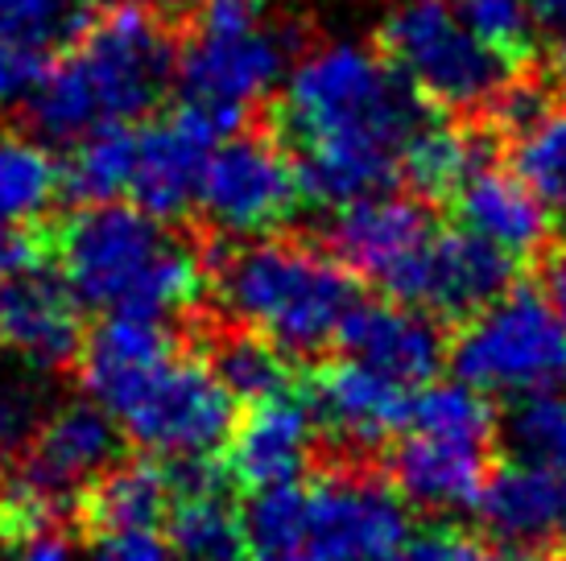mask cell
Listing matches in <instances>:
<instances>
[{"label":"cell","mask_w":566,"mask_h":561,"mask_svg":"<svg viewBox=\"0 0 566 561\" xmlns=\"http://www.w3.org/2000/svg\"><path fill=\"white\" fill-rule=\"evenodd\" d=\"M228 322L290 359L335 347L347 314L360 306L356 273L335 256L285 235H252L216 256L207 273Z\"/></svg>","instance_id":"obj_5"},{"label":"cell","mask_w":566,"mask_h":561,"mask_svg":"<svg viewBox=\"0 0 566 561\" xmlns=\"http://www.w3.org/2000/svg\"><path fill=\"white\" fill-rule=\"evenodd\" d=\"M442 203H451L455 227L492 244L517 265L534 261L551 240L554 223L537 194L513 173V166H496L488 154L459 178V187Z\"/></svg>","instance_id":"obj_18"},{"label":"cell","mask_w":566,"mask_h":561,"mask_svg":"<svg viewBox=\"0 0 566 561\" xmlns=\"http://www.w3.org/2000/svg\"><path fill=\"white\" fill-rule=\"evenodd\" d=\"M63 194V166L46 145L0 128V223L33 227Z\"/></svg>","instance_id":"obj_24"},{"label":"cell","mask_w":566,"mask_h":561,"mask_svg":"<svg viewBox=\"0 0 566 561\" xmlns=\"http://www.w3.org/2000/svg\"><path fill=\"white\" fill-rule=\"evenodd\" d=\"M306 401L315 409L318 434H331L352 451H377L401 430L413 392L356 359L339 356L318 368Z\"/></svg>","instance_id":"obj_20"},{"label":"cell","mask_w":566,"mask_h":561,"mask_svg":"<svg viewBox=\"0 0 566 561\" xmlns=\"http://www.w3.org/2000/svg\"><path fill=\"white\" fill-rule=\"evenodd\" d=\"M455 9L484 46H492L517 71H530L537 54V17L525 0H455Z\"/></svg>","instance_id":"obj_29"},{"label":"cell","mask_w":566,"mask_h":561,"mask_svg":"<svg viewBox=\"0 0 566 561\" xmlns=\"http://www.w3.org/2000/svg\"><path fill=\"white\" fill-rule=\"evenodd\" d=\"M87 401L104 409L133 446L161 463H207L228 446L237 396L207 356H187L166 322L104 318L80 347Z\"/></svg>","instance_id":"obj_2"},{"label":"cell","mask_w":566,"mask_h":561,"mask_svg":"<svg viewBox=\"0 0 566 561\" xmlns=\"http://www.w3.org/2000/svg\"><path fill=\"white\" fill-rule=\"evenodd\" d=\"M80 301L46 261V244L25 265L0 273V356L59 372L80 356Z\"/></svg>","instance_id":"obj_14"},{"label":"cell","mask_w":566,"mask_h":561,"mask_svg":"<svg viewBox=\"0 0 566 561\" xmlns=\"http://www.w3.org/2000/svg\"><path fill=\"white\" fill-rule=\"evenodd\" d=\"M413 520L397 487L364 470L298 479V561H406Z\"/></svg>","instance_id":"obj_11"},{"label":"cell","mask_w":566,"mask_h":561,"mask_svg":"<svg viewBox=\"0 0 566 561\" xmlns=\"http://www.w3.org/2000/svg\"><path fill=\"white\" fill-rule=\"evenodd\" d=\"M0 541H4V529H0Z\"/></svg>","instance_id":"obj_36"},{"label":"cell","mask_w":566,"mask_h":561,"mask_svg":"<svg viewBox=\"0 0 566 561\" xmlns=\"http://www.w3.org/2000/svg\"><path fill=\"white\" fill-rule=\"evenodd\" d=\"M315 446V409L302 392L285 389L261 396V401H249V413L237 417L223 451H228V467L237 475V484L261 491V487H282L302 479Z\"/></svg>","instance_id":"obj_17"},{"label":"cell","mask_w":566,"mask_h":561,"mask_svg":"<svg viewBox=\"0 0 566 561\" xmlns=\"http://www.w3.org/2000/svg\"><path fill=\"white\" fill-rule=\"evenodd\" d=\"M92 13V0H0V42L54 59Z\"/></svg>","instance_id":"obj_27"},{"label":"cell","mask_w":566,"mask_h":561,"mask_svg":"<svg viewBox=\"0 0 566 561\" xmlns=\"http://www.w3.org/2000/svg\"><path fill=\"white\" fill-rule=\"evenodd\" d=\"M302 178L294 157L273 133L232 128L211 145L195 207L223 235L252 240L285 227L302 207Z\"/></svg>","instance_id":"obj_12"},{"label":"cell","mask_w":566,"mask_h":561,"mask_svg":"<svg viewBox=\"0 0 566 561\" xmlns=\"http://www.w3.org/2000/svg\"><path fill=\"white\" fill-rule=\"evenodd\" d=\"M277 87L273 137L294 157L302 194L327 207L394 187L409 140L434 116L389 59L360 42L311 50Z\"/></svg>","instance_id":"obj_1"},{"label":"cell","mask_w":566,"mask_h":561,"mask_svg":"<svg viewBox=\"0 0 566 561\" xmlns=\"http://www.w3.org/2000/svg\"><path fill=\"white\" fill-rule=\"evenodd\" d=\"M513 120V173L537 194L554 227H566V99L546 104L521 78L504 99Z\"/></svg>","instance_id":"obj_22"},{"label":"cell","mask_w":566,"mask_h":561,"mask_svg":"<svg viewBox=\"0 0 566 561\" xmlns=\"http://www.w3.org/2000/svg\"><path fill=\"white\" fill-rule=\"evenodd\" d=\"M120 463V430L95 401H66L46 413L38 434L17 454L9 491L0 499V529L50 525Z\"/></svg>","instance_id":"obj_10"},{"label":"cell","mask_w":566,"mask_h":561,"mask_svg":"<svg viewBox=\"0 0 566 561\" xmlns=\"http://www.w3.org/2000/svg\"><path fill=\"white\" fill-rule=\"evenodd\" d=\"M380 54L422 104L451 116L501 112L525 71L501 59L459 17L455 0H397L380 21Z\"/></svg>","instance_id":"obj_8"},{"label":"cell","mask_w":566,"mask_h":561,"mask_svg":"<svg viewBox=\"0 0 566 561\" xmlns=\"http://www.w3.org/2000/svg\"><path fill=\"white\" fill-rule=\"evenodd\" d=\"M285 66L290 33L269 21L261 0H199L195 30L174 63L178 104L220 133H232L256 104H265Z\"/></svg>","instance_id":"obj_6"},{"label":"cell","mask_w":566,"mask_h":561,"mask_svg":"<svg viewBox=\"0 0 566 561\" xmlns=\"http://www.w3.org/2000/svg\"><path fill=\"white\" fill-rule=\"evenodd\" d=\"M504 442L513 458L554 470L566 484V392L513 401V413L504 421Z\"/></svg>","instance_id":"obj_28"},{"label":"cell","mask_w":566,"mask_h":561,"mask_svg":"<svg viewBox=\"0 0 566 561\" xmlns=\"http://www.w3.org/2000/svg\"><path fill=\"white\" fill-rule=\"evenodd\" d=\"M0 561H80L75 546L50 525H30V529H9L0 541Z\"/></svg>","instance_id":"obj_31"},{"label":"cell","mask_w":566,"mask_h":561,"mask_svg":"<svg viewBox=\"0 0 566 561\" xmlns=\"http://www.w3.org/2000/svg\"><path fill=\"white\" fill-rule=\"evenodd\" d=\"M525 4L537 17V25H551L558 38H566V0H525Z\"/></svg>","instance_id":"obj_35"},{"label":"cell","mask_w":566,"mask_h":561,"mask_svg":"<svg viewBox=\"0 0 566 561\" xmlns=\"http://www.w3.org/2000/svg\"><path fill=\"white\" fill-rule=\"evenodd\" d=\"M83 561H174L166 525H87Z\"/></svg>","instance_id":"obj_30"},{"label":"cell","mask_w":566,"mask_h":561,"mask_svg":"<svg viewBox=\"0 0 566 561\" xmlns=\"http://www.w3.org/2000/svg\"><path fill=\"white\" fill-rule=\"evenodd\" d=\"M42 252V235H33V227H13V223H0V273L25 265L30 256Z\"/></svg>","instance_id":"obj_33"},{"label":"cell","mask_w":566,"mask_h":561,"mask_svg":"<svg viewBox=\"0 0 566 561\" xmlns=\"http://www.w3.org/2000/svg\"><path fill=\"white\" fill-rule=\"evenodd\" d=\"M178 63L170 13L145 0H104L33 83L30 120L46 140L149 120Z\"/></svg>","instance_id":"obj_3"},{"label":"cell","mask_w":566,"mask_h":561,"mask_svg":"<svg viewBox=\"0 0 566 561\" xmlns=\"http://www.w3.org/2000/svg\"><path fill=\"white\" fill-rule=\"evenodd\" d=\"M46 256L80 310L104 318L170 322L199 306L207 289V261L199 244L174 232L170 219L142 207L83 203L46 235Z\"/></svg>","instance_id":"obj_4"},{"label":"cell","mask_w":566,"mask_h":561,"mask_svg":"<svg viewBox=\"0 0 566 561\" xmlns=\"http://www.w3.org/2000/svg\"><path fill=\"white\" fill-rule=\"evenodd\" d=\"M459 384L480 396H542L566 392V322L554 301L537 289H504L488 306L463 318L451 343Z\"/></svg>","instance_id":"obj_9"},{"label":"cell","mask_w":566,"mask_h":561,"mask_svg":"<svg viewBox=\"0 0 566 561\" xmlns=\"http://www.w3.org/2000/svg\"><path fill=\"white\" fill-rule=\"evenodd\" d=\"M207 363L223 380V389L232 392L237 401H244V405L261 401V396H273V392L294 389V359L240 327L223 330L220 339L211 343Z\"/></svg>","instance_id":"obj_25"},{"label":"cell","mask_w":566,"mask_h":561,"mask_svg":"<svg viewBox=\"0 0 566 561\" xmlns=\"http://www.w3.org/2000/svg\"><path fill=\"white\" fill-rule=\"evenodd\" d=\"M475 508L488 537L501 546L537 549L566 537V484L554 470L513 454L509 463L492 467Z\"/></svg>","instance_id":"obj_21"},{"label":"cell","mask_w":566,"mask_h":561,"mask_svg":"<svg viewBox=\"0 0 566 561\" xmlns=\"http://www.w3.org/2000/svg\"><path fill=\"white\" fill-rule=\"evenodd\" d=\"M439 232L434 215L418 199H401L389 190H373L352 203L335 207L331 219V252L356 277L373 280L385 297H401L406 280Z\"/></svg>","instance_id":"obj_13"},{"label":"cell","mask_w":566,"mask_h":561,"mask_svg":"<svg viewBox=\"0 0 566 561\" xmlns=\"http://www.w3.org/2000/svg\"><path fill=\"white\" fill-rule=\"evenodd\" d=\"M335 343H339V356L356 359V363L373 368L409 392L426 389L439 375L442 356H447L439 318L413 310V306H401L394 297L360 301L347 314Z\"/></svg>","instance_id":"obj_19"},{"label":"cell","mask_w":566,"mask_h":561,"mask_svg":"<svg viewBox=\"0 0 566 561\" xmlns=\"http://www.w3.org/2000/svg\"><path fill=\"white\" fill-rule=\"evenodd\" d=\"M546 297H551L554 310L563 314V322H566V248L554 252L551 265H546Z\"/></svg>","instance_id":"obj_34"},{"label":"cell","mask_w":566,"mask_h":561,"mask_svg":"<svg viewBox=\"0 0 566 561\" xmlns=\"http://www.w3.org/2000/svg\"><path fill=\"white\" fill-rule=\"evenodd\" d=\"M517 261L463 227H439L397 301L430 318H468L492 297H501L517 280Z\"/></svg>","instance_id":"obj_16"},{"label":"cell","mask_w":566,"mask_h":561,"mask_svg":"<svg viewBox=\"0 0 566 561\" xmlns=\"http://www.w3.org/2000/svg\"><path fill=\"white\" fill-rule=\"evenodd\" d=\"M166 537L182 561H240V512L207 463H178Z\"/></svg>","instance_id":"obj_23"},{"label":"cell","mask_w":566,"mask_h":561,"mask_svg":"<svg viewBox=\"0 0 566 561\" xmlns=\"http://www.w3.org/2000/svg\"><path fill=\"white\" fill-rule=\"evenodd\" d=\"M534 561H542V558H534Z\"/></svg>","instance_id":"obj_37"},{"label":"cell","mask_w":566,"mask_h":561,"mask_svg":"<svg viewBox=\"0 0 566 561\" xmlns=\"http://www.w3.org/2000/svg\"><path fill=\"white\" fill-rule=\"evenodd\" d=\"M50 409H54L50 372L0 356V467H9L30 446Z\"/></svg>","instance_id":"obj_26"},{"label":"cell","mask_w":566,"mask_h":561,"mask_svg":"<svg viewBox=\"0 0 566 561\" xmlns=\"http://www.w3.org/2000/svg\"><path fill=\"white\" fill-rule=\"evenodd\" d=\"M406 561H504L496 549L468 537V532H430L422 541H413Z\"/></svg>","instance_id":"obj_32"},{"label":"cell","mask_w":566,"mask_h":561,"mask_svg":"<svg viewBox=\"0 0 566 561\" xmlns=\"http://www.w3.org/2000/svg\"><path fill=\"white\" fill-rule=\"evenodd\" d=\"M492 446L496 421L488 396L468 384H426L413 392L389 451L397 496L430 512L475 508L492 475Z\"/></svg>","instance_id":"obj_7"},{"label":"cell","mask_w":566,"mask_h":561,"mask_svg":"<svg viewBox=\"0 0 566 561\" xmlns=\"http://www.w3.org/2000/svg\"><path fill=\"white\" fill-rule=\"evenodd\" d=\"M223 133L190 108L166 112L133 125V161H128L125 194L158 219H182L195 207L199 178L211 157V145Z\"/></svg>","instance_id":"obj_15"}]
</instances>
